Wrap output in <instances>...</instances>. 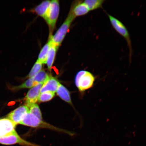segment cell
I'll list each match as a JSON object with an SVG mask.
<instances>
[{"label":"cell","instance_id":"cell-3","mask_svg":"<svg viewBox=\"0 0 146 146\" xmlns=\"http://www.w3.org/2000/svg\"><path fill=\"white\" fill-rule=\"evenodd\" d=\"M96 78L92 73L85 70L80 71L76 76L75 83L80 91L91 88L94 84Z\"/></svg>","mask_w":146,"mask_h":146},{"label":"cell","instance_id":"cell-21","mask_svg":"<svg viewBox=\"0 0 146 146\" xmlns=\"http://www.w3.org/2000/svg\"><path fill=\"white\" fill-rule=\"evenodd\" d=\"M36 84L35 82L32 78H29L24 83L22 84L21 85L19 86L14 87V90H18L24 88H29L33 87Z\"/></svg>","mask_w":146,"mask_h":146},{"label":"cell","instance_id":"cell-10","mask_svg":"<svg viewBox=\"0 0 146 146\" xmlns=\"http://www.w3.org/2000/svg\"><path fill=\"white\" fill-rule=\"evenodd\" d=\"M16 125L13 122L8 118L0 119V131L2 136L15 130Z\"/></svg>","mask_w":146,"mask_h":146},{"label":"cell","instance_id":"cell-12","mask_svg":"<svg viewBox=\"0 0 146 146\" xmlns=\"http://www.w3.org/2000/svg\"><path fill=\"white\" fill-rule=\"evenodd\" d=\"M56 92L58 95L62 100L70 104H72V103L71 99L70 92L68 89L63 85L60 84Z\"/></svg>","mask_w":146,"mask_h":146},{"label":"cell","instance_id":"cell-2","mask_svg":"<svg viewBox=\"0 0 146 146\" xmlns=\"http://www.w3.org/2000/svg\"><path fill=\"white\" fill-rule=\"evenodd\" d=\"M75 17L76 16L73 13L72 9L64 22L58 29L56 34L54 36H50V39L56 46L59 47L61 44L66 35L68 32L71 23Z\"/></svg>","mask_w":146,"mask_h":146},{"label":"cell","instance_id":"cell-19","mask_svg":"<svg viewBox=\"0 0 146 146\" xmlns=\"http://www.w3.org/2000/svg\"><path fill=\"white\" fill-rule=\"evenodd\" d=\"M42 67V64L37 60L32 67L30 72L29 73L27 78H31L34 77L36 74L41 70Z\"/></svg>","mask_w":146,"mask_h":146},{"label":"cell","instance_id":"cell-16","mask_svg":"<svg viewBox=\"0 0 146 146\" xmlns=\"http://www.w3.org/2000/svg\"><path fill=\"white\" fill-rule=\"evenodd\" d=\"M50 76L44 70H42L32 78L34 82L36 84H44L48 79Z\"/></svg>","mask_w":146,"mask_h":146},{"label":"cell","instance_id":"cell-11","mask_svg":"<svg viewBox=\"0 0 146 146\" xmlns=\"http://www.w3.org/2000/svg\"><path fill=\"white\" fill-rule=\"evenodd\" d=\"M50 46L47 53L46 64L48 69L50 71L54 62L56 51L59 47L56 46L49 39Z\"/></svg>","mask_w":146,"mask_h":146},{"label":"cell","instance_id":"cell-13","mask_svg":"<svg viewBox=\"0 0 146 146\" xmlns=\"http://www.w3.org/2000/svg\"><path fill=\"white\" fill-rule=\"evenodd\" d=\"M51 1H45L38 5L34 9V11L38 15L45 18L48 10Z\"/></svg>","mask_w":146,"mask_h":146},{"label":"cell","instance_id":"cell-18","mask_svg":"<svg viewBox=\"0 0 146 146\" xmlns=\"http://www.w3.org/2000/svg\"><path fill=\"white\" fill-rule=\"evenodd\" d=\"M28 107L29 108V113L33 114L39 119H42L40 109L37 104H33Z\"/></svg>","mask_w":146,"mask_h":146},{"label":"cell","instance_id":"cell-9","mask_svg":"<svg viewBox=\"0 0 146 146\" xmlns=\"http://www.w3.org/2000/svg\"><path fill=\"white\" fill-rule=\"evenodd\" d=\"M60 83L56 78L50 76L48 79L43 84L40 93L46 92H56Z\"/></svg>","mask_w":146,"mask_h":146},{"label":"cell","instance_id":"cell-8","mask_svg":"<svg viewBox=\"0 0 146 146\" xmlns=\"http://www.w3.org/2000/svg\"><path fill=\"white\" fill-rule=\"evenodd\" d=\"M43 83H38L28 91L25 98L26 105L29 106L36 104L38 101Z\"/></svg>","mask_w":146,"mask_h":146},{"label":"cell","instance_id":"cell-1","mask_svg":"<svg viewBox=\"0 0 146 146\" xmlns=\"http://www.w3.org/2000/svg\"><path fill=\"white\" fill-rule=\"evenodd\" d=\"M23 125L27 126L33 127L53 129L59 132H63L70 134L72 133L63 130V129L54 127L50 124L45 123L40 120L33 114L28 113L25 116L23 120L19 123Z\"/></svg>","mask_w":146,"mask_h":146},{"label":"cell","instance_id":"cell-4","mask_svg":"<svg viewBox=\"0 0 146 146\" xmlns=\"http://www.w3.org/2000/svg\"><path fill=\"white\" fill-rule=\"evenodd\" d=\"M107 14L111 24L115 30L120 35L123 36L127 41L128 46L129 48V52H130L129 56H130L131 61V57H132V49L130 35L125 25L119 20L108 13H107Z\"/></svg>","mask_w":146,"mask_h":146},{"label":"cell","instance_id":"cell-17","mask_svg":"<svg viewBox=\"0 0 146 146\" xmlns=\"http://www.w3.org/2000/svg\"><path fill=\"white\" fill-rule=\"evenodd\" d=\"M50 46V43L48 41L41 49L37 60L42 64H46L47 53Z\"/></svg>","mask_w":146,"mask_h":146},{"label":"cell","instance_id":"cell-22","mask_svg":"<svg viewBox=\"0 0 146 146\" xmlns=\"http://www.w3.org/2000/svg\"><path fill=\"white\" fill-rule=\"evenodd\" d=\"M2 137V135L1 131H0V137Z\"/></svg>","mask_w":146,"mask_h":146},{"label":"cell","instance_id":"cell-7","mask_svg":"<svg viewBox=\"0 0 146 146\" xmlns=\"http://www.w3.org/2000/svg\"><path fill=\"white\" fill-rule=\"evenodd\" d=\"M29 112V108L26 105L21 106L12 111L7 116V118L11 120L17 125L19 124Z\"/></svg>","mask_w":146,"mask_h":146},{"label":"cell","instance_id":"cell-14","mask_svg":"<svg viewBox=\"0 0 146 146\" xmlns=\"http://www.w3.org/2000/svg\"><path fill=\"white\" fill-rule=\"evenodd\" d=\"M73 13L76 16H80L88 13L89 10L87 5L84 3H79L72 9Z\"/></svg>","mask_w":146,"mask_h":146},{"label":"cell","instance_id":"cell-5","mask_svg":"<svg viewBox=\"0 0 146 146\" xmlns=\"http://www.w3.org/2000/svg\"><path fill=\"white\" fill-rule=\"evenodd\" d=\"M0 144L6 145L18 144L25 146H40L23 139L18 135L15 129L9 134L1 137Z\"/></svg>","mask_w":146,"mask_h":146},{"label":"cell","instance_id":"cell-15","mask_svg":"<svg viewBox=\"0 0 146 146\" xmlns=\"http://www.w3.org/2000/svg\"><path fill=\"white\" fill-rule=\"evenodd\" d=\"M105 1L104 0H86L84 1V3L87 5L90 11L102 8Z\"/></svg>","mask_w":146,"mask_h":146},{"label":"cell","instance_id":"cell-20","mask_svg":"<svg viewBox=\"0 0 146 146\" xmlns=\"http://www.w3.org/2000/svg\"><path fill=\"white\" fill-rule=\"evenodd\" d=\"M55 93L52 92H46L40 93L38 101L39 102H44L50 101L54 98Z\"/></svg>","mask_w":146,"mask_h":146},{"label":"cell","instance_id":"cell-6","mask_svg":"<svg viewBox=\"0 0 146 146\" xmlns=\"http://www.w3.org/2000/svg\"><path fill=\"white\" fill-rule=\"evenodd\" d=\"M60 7L59 1L56 0L51 1L48 11L44 19L48 24L50 30H53L59 16Z\"/></svg>","mask_w":146,"mask_h":146}]
</instances>
